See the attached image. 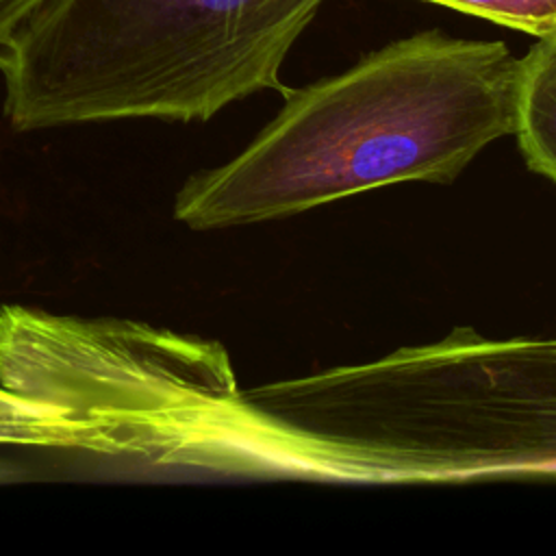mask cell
I'll use <instances>...</instances> for the list:
<instances>
[{"label":"cell","mask_w":556,"mask_h":556,"mask_svg":"<svg viewBox=\"0 0 556 556\" xmlns=\"http://www.w3.org/2000/svg\"><path fill=\"white\" fill-rule=\"evenodd\" d=\"M0 445L78 450L122 458V447L109 426L76 419L54 404L26 400L2 387Z\"/></svg>","instance_id":"5b68a950"},{"label":"cell","mask_w":556,"mask_h":556,"mask_svg":"<svg viewBox=\"0 0 556 556\" xmlns=\"http://www.w3.org/2000/svg\"><path fill=\"white\" fill-rule=\"evenodd\" d=\"M326 0H46L0 50L17 130L85 122H204L276 89Z\"/></svg>","instance_id":"7a4b0ae2"},{"label":"cell","mask_w":556,"mask_h":556,"mask_svg":"<svg viewBox=\"0 0 556 556\" xmlns=\"http://www.w3.org/2000/svg\"><path fill=\"white\" fill-rule=\"evenodd\" d=\"M519 59L502 41L424 30L285 96L228 163L191 176L174 217L193 230L258 224L387 187L452 182L517 128Z\"/></svg>","instance_id":"6da1fadb"},{"label":"cell","mask_w":556,"mask_h":556,"mask_svg":"<svg viewBox=\"0 0 556 556\" xmlns=\"http://www.w3.org/2000/svg\"><path fill=\"white\" fill-rule=\"evenodd\" d=\"M519 59L517 128L528 167L556 180V30Z\"/></svg>","instance_id":"277c9868"},{"label":"cell","mask_w":556,"mask_h":556,"mask_svg":"<svg viewBox=\"0 0 556 556\" xmlns=\"http://www.w3.org/2000/svg\"><path fill=\"white\" fill-rule=\"evenodd\" d=\"M7 478H9V469L0 463V482H2V480H7Z\"/></svg>","instance_id":"52a82bcc"},{"label":"cell","mask_w":556,"mask_h":556,"mask_svg":"<svg viewBox=\"0 0 556 556\" xmlns=\"http://www.w3.org/2000/svg\"><path fill=\"white\" fill-rule=\"evenodd\" d=\"M0 387L104 424L122 458L230 473L239 389L226 350L117 317L0 306Z\"/></svg>","instance_id":"3957f363"},{"label":"cell","mask_w":556,"mask_h":556,"mask_svg":"<svg viewBox=\"0 0 556 556\" xmlns=\"http://www.w3.org/2000/svg\"><path fill=\"white\" fill-rule=\"evenodd\" d=\"M534 37L556 30V0H426Z\"/></svg>","instance_id":"8992f818"}]
</instances>
